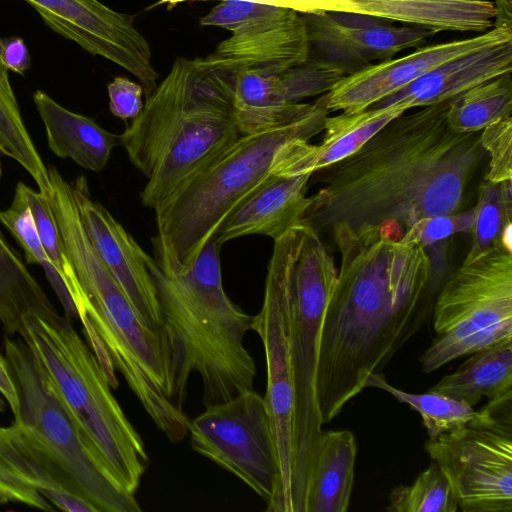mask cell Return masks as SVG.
I'll return each mask as SVG.
<instances>
[{
    "label": "cell",
    "instance_id": "obj_15",
    "mask_svg": "<svg viewBox=\"0 0 512 512\" xmlns=\"http://www.w3.org/2000/svg\"><path fill=\"white\" fill-rule=\"evenodd\" d=\"M309 45L300 14L271 6L265 13L239 25L214 52L197 58L200 67L236 73L252 70L281 74L306 62Z\"/></svg>",
    "mask_w": 512,
    "mask_h": 512
},
{
    "label": "cell",
    "instance_id": "obj_35",
    "mask_svg": "<svg viewBox=\"0 0 512 512\" xmlns=\"http://www.w3.org/2000/svg\"><path fill=\"white\" fill-rule=\"evenodd\" d=\"M15 189L23 195L29 206L43 248L73 302L77 293V280L66 254L50 200L23 182H18Z\"/></svg>",
    "mask_w": 512,
    "mask_h": 512
},
{
    "label": "cell",
    "instance_id": "obj_1",
    "mask_svg": "<svg viewBox=\"0 0 512 512\" xmlns=\"http://www.w3.org/2000/svg\"><path fill=\"white\" fill-rule=\"evenodd\" d=\"M340 268L322 325L316 381L322 424L334 419L432 315L425 247L395 222L329 231Z\"/></svg>",
    "mask_w": 512,
    "mask_h": 512
},
{
    "label": "cell",
    "instance_id": "obj_38",
    "mask_svg": "<svg viewBox=\"0 0 512 512\" xmlns=\"http://www.w3.org/2000/svg\"><path fill=\"white\" fill-rule=\"evenodd\" d=\"M270 7V5L247 0H224L200 19V25L217 26L232 31L239 25L265 13Z\"/></svg>",
    "mask_w": 512,
    "mask_h": 512
},
{
    "label": "cell",
    "instance_id": "obj_13",
    "mask_svg": "<svg viewBox=\"0 0 512 512\" xmlns=\"http://www.w3.org/2000/svg\"><path fill=\"white\" fill-rule=\"evenodd\" d=\"M57 34L132 73L147 99L157 87L158 74L151 62L146 38L131 16L99 0H24Z\"/></svg>",
    "mask_w": 512,
    "mask_h": 512
},
{
    "label": "cell",
    "instance_id": "obj_46",
    "mask_svg": "<svg viewBox=\"0 0 512 512\" xmlns=\"http://www.w3.org/2000/svg\"><path fill=\"white\" fill-rule=\"evenodd\" d=\"M2 53H3V40L0 39V61H2Z\"/></svg>",
    "mask_w": 512,
    "mask_h": 512
},
{
    "label": "cell",
    "instance_id": "obj_41",
    "mask_svg": "<svg viewBox=\"0 0 512 512\" xmlns=\"http://www.w3.org/2000/svg\"><path fill=\"white\" fill-rule=\"evenodd\" d=\"M2 62L8 70L23 75L30 66V55L21 38L10 37L3 40Z\"/></svg>",
    "mask_w": 512,
    "mask_h": 512
},
{
    "label": "cell",
    "instance_id": "obj_7",
    "mask_svg": "<svg viewBox=\"0 0 512 512\" xmlns=\"http://www.w3.org/2000/svg\"><path fill=\"white\" fill-rule=\"evenodd\" d=\"M5 358L19 398L14 423L98 512H138L110 465L86 438L55 394L42 366L20 339L5 337Z\"/></svg>",
    "mask_w": 512,
    "mask_h": 512
},
{
    "label": "cell",
    "instance_id": "obj_11",
    "mask_svg": "<svg viewBox=\"0 0 512 512\" xmlns=\"http://www.w3.org/2000/svg\"><path fill=\"white\" fill-rule=\"evenodd\" d=\"M425 451L448 478L459 510L512 512V394L465 425L429 437Z\"/></svg>",
    "mask_w": 512,
    "mask_h": 512
},
{
    "label": "cell",
    "instance_id": "obj_24",
    "mask_svg": "<svg viewBox=\"0 0 512 512\" xmlns=\"http://www.w3.org/2000/svg\"><path fill=\"white\" fill-rule=\"evenodd\" d=\"M33 102L44 124L48 146L55 155L70 158L94 172L105 168L112 149L120 145V135L64 108L42 90L34 92Z\"/></svg>",
    "mask_w": 512,
    "mask_h": 512
},
{
    "label": "cell",
    "instance_id": "obj_8",
    "mask_svg": "<svg viewBox=\"0 0 512 512\" xmlns=\"http://www.w3.org/2000/svg\"><path fill=\"white\" fill-rule=\"evenodd\" d=\"M295 310L296 407L292 468V512H305L308 486L323 433L316 381L325 312L338 270L319 234L299 224L285 233Z\"/></svg>",
    "mask_w": 512,
    "mask_h": 512
},
{
    "label": "cell",
    "instance_id": "obj_30",
    "mask_svg": "<svg viewBox=\"0 0 512 512\" xmlns=\"http://www.w3.org/2000/svg\"><path fill=\"white\" fill-rule=\"evenodd\" d=\"M0 153L17 161L33 178L39 192L49 200L52 185L33 140L28 133L12 90L8 69L0 61Z\"/></svg>",
    "mask_w": 512,
    "mask_h": 512
},
{
    "label": "cell",
    "instance_id": "obj_19",
    "mask_svg": "<svg viewBox=\"0 0 512 512\" xmlns=\"http://www.w3.org/2000/svg\"><path fill=\"white\" fill-rule=\"evenodd\" d=\"M0 503H21L42 510L98 512L14 422L8 427L0 426Z\"/></svg>",
    "mask_w": 512,
    "mask_h": 512
},
{
    "label": "cell",
    "instance_id": "obj_25",
    "mask_svg": "<svg viewBox=\"0 0 512 512\" xmlns=\"http://www.w3.org/2000/svg\"><path fill=\"white\" fill-rule=\"evenodd\" d=\"M313 106L314 102L294 101L282 73H234L233 110L241 135L288 125L309 113Z\"/></svg>",
    "mask_w": 512,
    "mask_h": 512
},
{
    "label": "cell",
    "instance_id": "obj_39",
    "mask_svg": "<svg viewBox=\"0 0 512 512\" xmlns=\"http://www.w3.org/2000/svg\"><path fill=\"white\" fill-rule=\"evenodd\" d=\"M109 109L121 119H134L141 112L143 88L126 77H116L107 87Z\"/></svg>",
    "mask_w": 512,
    "mask_h": 512
},
{
    "label": "cell",
    "instance_id": "obj_5",
    "mask_svg": "<svg viewBox=\"0 0 512 512\" xmlns=\"http://www.w3.org/2000/svg\"><path fill=\"white\" fill-rule=\"evenodd\" d=\"M329 112L325 93L288 125L240 135L158 204L153 257L159 265L171 273L187 271L239 203L270 179L285 176L291 143L322 132Z\"/></svg>",
    "mask_w": 512,
    "mask_h": 512
},
{
    "label": "cell",
    "instance_id": "obj_20",
    "mask_svg": "<svg viewBox=\"0 0 512 512\" xmlns=\"http://www.w3.org/2000/svg\"><path fill=\"white\" fill-rule=\"evenodd\" d=\"M508 72H512V39L452 58L370 107L399 106L407 111L441 103Z\"/></svg>",
    "mask_w": 512,
    "mask_h": 512
},
{
    "label": "cell",
    "instance_id": "obj_10",
    "mask_svg": "<svg viewBox=\"0 0 512 512\" xmlns=\"http://www.w3.org/2000/svg\"><path fill=\"white\" fill-rule=\"evenodd\" d=\"M251 330L264 347L267 384L264 401L276 445L278 479L267 512H292V468L296 407L295 310L291 265L285 233L274 240L259 313Z\"/></svg>",
    "mask_w": 512,
    "mask_h": 512
},
{
    "label": "cell",
    "instance_id": "obj_16",
    "mask_svg": "<svg viewBox=\"0 0 512 512\" xmlns=\"http://www.w3.org/2000/svg\"><path fill=\"white\" fill-rule=\"evenodd\" d=\"M79 213L97 254L124 291L142 322L160 331L162 316L148 270L147 253L90 193L85 176L70 182Z\"/></svg>",
    "mask_w": 512,
    "mask_h": 512
},
{
    "label": "cell",
    "instance_id": "obj_40",
    "mask_svg": "<svg viewBox=\"0 0 512 512\" xmlns=\"http://www.w3.org/2000/svg\"><path fill=\"white\" fill-rule=\"evenodd\" d=\"M209 1V0H183ZM224 1V0H220ZM279 8H288L298 13L346 12V0H247Z\"/></svg>",
    "mask_w": 512,
    "mask_h": 512
},
{
    "label": "cell",
    "instance_id": "obj_28",
    "mask_svg": "<svg viewBox=\"0 0 512 512\" xmlns=\"http://www.w3.org/2000/svg\"><path fill=\"white\" fill-rule=\"evenodd\" d=\"M56 313L21 256L0 230V322L6 333L21 335L28 315L48 318Z\"/></svg>",
    "mask_w": 512,
    "mask_h": 512
},
{
    "label": "cell",
    "instance_id": "obj_18",
    "mask_svg": "<svg viewBox=\"0 0 512 512\" xmlns=\"http://www.w3.org/2000/svg\"><path fill=\"white\" fill-rule=\"evenodd\" d=\"M240 135L231 101L196 114L162 148L140 194L142 204L154 209Z\"/></svg>",
    "mask_w": 512,
    "mask_h": 512
},
{
    "label": "cell",
    "instance_id": "obj_36",
    "mask_svg": "<svg viewBox=\"0 0 512 512\" xmlns=\"http://www.w3.org/2000/svg\"><path fill=\"white\" fill-rule=\"evenodd\" d=\"M480 142L490 156L485 180L494 183L512 180V116L485 127Z\"/></svg>",
    "mask_w": 512,
    "mask_h": 512
},
{
    "label": "cell",
    "instance_id": "obj_9",
    "mask_svg": "<svg viewBox=\"0 0 512 512\" xmlns=\"http://www.w3.org/2000/svg\"><path fill=\"white\" fill-rule=\"evenodd\" d=\"M437 336L423 353V372L512 338V249L502 244L463 262L440 288L432 311Z\"/></svg>",
    "mask_w": 512,
    "mask_h": 512
},
{
    "label": "cell",
    "instance_id": "obj_34",
    "mask_svg": "<svg viewBox=\"0 0 512 512\" xmlns=\"http://www.w3.org/2000/svg\"><path fill=\"white\" fill-rule=\"evenodd\" d=\"M390 512H456L459 510L451 484L432 461L411 485L395 487L390 493Z\"/></svg>",
    "mask_w": 512,
    "mask_h": 512
},
{
    "label": "cell",
    "instance_id": "obj_12",
    "mask_svg": "<svg viewBox=\"0 0 512 512\" xmlns=\"http://www.w3.org/2000/svg\"><path fill=\"white\" fill-rule=\"evenodd\" d=\"M205 408L189 422L193 450L237 476L267 504L278 461L264 397L252 389Z\"/></svg>",
    "mask_w": 512,
    "mask_h": 512
},
{
    "label": "cell",
    "instance_id": "obj_42",
    "mask_svg": "<svg viewBox=\"0 0 512 512\" xmlns=\"http://www.w3.org/2000/svg\"><path fill=\"white\" fill-rule=\"evenodd\" d=\"M0 393L7 400L9 408L14 416L19 410V398L13 376L10 372L7 360L0 353Z\"/></svg>",
    "mask_w": 512,
    "mask_h": 512
},
{
    "label": "cell",
    "instance_id": "obj_44",
    "mask_svg": "<svg viewBox=\"0 0 512 512\" xmlns=\"http://www.w3.org/2000/svg\"><path fill=\"white\" fill-rule=\"evenodd\" d=\"M183 2V0H160L157 5L159 4H169V5H175V4H178V3H181Z\"/></svg>",
    "mask_w": 512,
    "mask_h": 512
},
{
    "label": "cell",
    "instance_id": "obj_32",
    "mask_svg": "<svg viewBox=\"0 0 512 512\" xmlns=\"http://www.w3.org/2000/svg\"><path fill=\"white\" fill-rule=\"evenodd\" d=\"M366 387L384 390L418 412L429 437H436L461 427L476 415L473 406L445 394L432 390L415 394L398 389L380 372L369 375L365 381Z\"/></svg>",
    "mask_w": 512,
    "mask_h": 512
},
{
    "label": "cell",
    "instance_id": "obj_14",
    "mask_svg": "<svg viewBox=\"0 0 512 512\" xmlns=\"http://www.w3.org/2000/svg\"><path fill=\"white\" fill-rule=\"evenodd\" d=\"M299 14L307 33V60L344 75L419 47L435 34L421 27L393 26L390 20L359 13Z\"/></svg>",
    "mask_w": 512,
    "mask_h": 512
},
{
    "label": "cell",
    "instance_id": "obj_45",
    "mask_svg": "<svg viewBox=\"0 0 512 512\" xmlns=\"http://www.w3.org/2000/svg\"><path fill=\"white\" fill-rule=\"evenodd\" d=\"M5 408H6V404H5L4 400L0 397V411L1 412L5 411Z\"/></svg>",
    "mask_w": 512,
    "mask_h": 512
},
{
    "label": "cell",
    "instance_id": "obj_37",
    "mask_svg": "<svg viewBox=\"0 0 512 512\" xmlns=\"http://www.w3.org/2000/svg\"><path fill=\"white\" fill-rule=\"evenodd\" d=\"M475 218V208L466 212L422 218L403 237L419 242L423 247L435 244L459 232H471Z\"/></svg>",
    "mask_w": 512,
    "mask_h": 512
},
{
    "label": "cell",
    "instance_id": "obj_23",
    "mask_svg": "<svg viewBox=\"0 0 512 512\" xmlns=\"http://www.w3.org/2000/svg\"><path fill=\"white\" fill-rule=\"evenodd\" d=\"M346 12L400 21L433 31H485L495 18L488 0H346Z\"/></svg>",
    "mask_w": 512,
    "mask_h": 512
},
{
    "label": "cell",
    "instance_id": "obj_4",
    "mask_svg": "<svg viewBox=\"0 0 512 512\" xmlns=\"http://www.w3.org/2000/svg\"><path fill=\"white\" fill-rule=\"evenodd\" d=\"M54 215L77 280V318L111 387L118 385L117 369L168 439L183 440L190 420L173 402L171 364L161 332L142 322L97 254L76 202H60Z\"/></svg>",
    "mask_w": 512,
    "mask_h": 512
},
{
    "label": "cell",
    "instance_id": "obj_21",
    "mask_svg": "<svg viewBox=\"0 0 512 512\" xmlns=\"http://www.w3.org/2000/svg\"><path fill=\"white\" fill-rule=\"evenodd\" d=\"M311 173L276 176L239 203L215 233L222 245L251 234L277 239L294 226L309 205L306 196Z\"/></svg>",
    "mask_w": 512,
    "mask_h": 512
},
{
    "label": "cell",
    "instance_id": "obj_33",
    "mask_svg": "<svg viewBox=\"0 0 512 512\" xmlns=\"http://www.w3.org/2000/svg\"><path fill=\"white\" fill-rule=\"evenodd\" d=\"M0 222L23 249L26 263L37 264L43 268L47 280L65 310L66 316L69 318L77 317L70 295L43 248L30 208L17 189H15L10 207L0 211Z\"/></svg>",
    "mask_w": 512,
    "mask_h": 512
},
{
    "label": "cell",
    "instance_id": "obj_31",
    "mask_svg": "<svg viewBox=\"0 0 512 512\" xmlns=\"http://www.w3.org/2000/svg\"><path fill=\"white\" fill-rule=\"evenodd\" d=\"M470 250L464 260L473 261L493 246L512 249V180H484L479 187Z\"/></svg>",
    "mask_w": 512,
    "mask_h": 512
},
{
    "label": "cell",
    "instance_id": "obj_2",
    "mask_svg": "<svg viewBox=\"0 0 512 512\" xmlns=\"http://www.w3.org/2000/svg\"><path fill=\"white\" fill-rule=\"evenodd\" d=\"M449 101L403 113L348 157L314 172L321 184L300 224L318 234L337 223L352 229L458 212L485 150L479 132L457 133Z\"/></svg>",
    "mask_w": 512,
    "mask_h": 512
},
{
    "label": "cell",
    "instance_id": "obj_3",
    "mask_svg": "<svg viewBox=\"0 0 512 512\" xmlns=\"http://www.w3.org/2000/svg\"><path fill=\"white\" fill-rule=\"evenodd\" d=\"M220 247L212 236L183 273L168 272L154 257L146 258L162 316L173 402L181 410L192 373L200 376L205 407L252 390L256 377L255 361L244 346L253 316L224 291Z\"/></svg>",
    "mask_w": 512,
    "mask_h": 512
},
{
    "label": "cell",
    "instance_id": "obj_17",
    "mask_svg": "<svg viewBox=\"0 0 512 512\" xmlns=\"http://www.w3.org/2000/svg\"><path fill=\"white\" fill-rule=\"evenodd\" d=\"M512 39V29L420 47L400 58L370 64L337 81L327 92L330 111L359 112L406 87L444 62L481 46Z\"/></svg>",
    "mask_w": 512,
    "mask_h": 512
},
{
    "label": "cell",
    "instance_id": "obj_22",
    "mask_svg": "<svg viewBox=\"0 0 512 512\" xmlns=\"http://www.w3.org/2000/svg\"><path fill=\"white\" fill-rule=\"evenodd\" d=\"M402 107L367 108L329 117L324 122L320 144L295 140L290 146L286 176L311 173L328 167L354 153L389 122L405 113Z\"/></svg>",
    "mask_w": 512,
    "mask_h": 512
},
{
    "label": "cell",
    "instance_id": "obj_26",
    "mask_svg": "<svg viewBox=\"0 0 512 512\" xmlns=\"http://www.w3.org/2000/svg\"><path fill=\"white\" fill-rule=\"evenodd\" d=\"M357 442L348 430L323 432L308 486L305 512H345L354 484Z\"/></svg>",
    "mask_w": 512,
    "mask_h": 512
},
{
    "label": "cell",
    "instance_id": "obj_43",
    "mask_svg": "<svg viewBox=\"0 0 512 512\" xmlns=\"http://www.w3.org/2000/svg\"><path fill=\"white\" fill-rule=\"evenodd\" d=\"M495 28L512 29V0H495Z\"/></svg>",
    "mask_w": 512,
    "mask_h": 512
},
{
    "label": "cell",
    "instance_id": "obj_27",
    "mask_svg": "<svg viewBox=\"0 0 512 512\" xmlns=\"http://www.w3.org/2000/svg\"><path fill=\"white\" fill-rule=\"evenodd\" d=\"M430 390L476 405L512 394V338L472 353L456 371L445 375Z\"/></svg>",
    "mask_w": 512,
    "mask_h": 512
},
{
    "label": "cell",
    "instance_id": "obj_6",
    "mask_svg": "<svg viewBox=\"0 0 512 512\" xmlns=\"http://www.w3.org/2000/svg\"><path fill=\"white\" fill-rule=\"evenodd\" d=\"M81 432L127 491L135 494L149 457L144 442L111 392L109 379L68 316L28 315L20 335Z\"/></svg>",
    "mask_w": 512,
    "mask_h": 512
},
{
    "label": "cell",
    "instance_id": "obj_29",
    "mask_svg": "<svg viewBox=\"0 0 512 512\" xmlns=\"http://www.w3.org/2000/svg\"><path fill=\"white\" fill-rule=\"evenodd\" d=\"M511 113L512 72H508L450 99L447 121L457 133L479 132Z\"/></svg>",
    "mask_w": 512,
    "mask_h": 512
},
{
    "label": "cell",
    "instance_id": "obj_47",
    "mask_svg": "<svg viewBox=\"0 0 512 512\" xmlns=\"http://www.w3.org/2000/svg\"><path fill=\"white\" fill-rule=\"evenodd\" d=\"M2 176V169H1V164H0V178Z\"/></svg>",
    "mask_w": 512,
    "mask_h": 512
}]
</instances>
